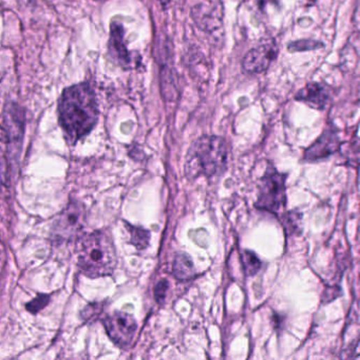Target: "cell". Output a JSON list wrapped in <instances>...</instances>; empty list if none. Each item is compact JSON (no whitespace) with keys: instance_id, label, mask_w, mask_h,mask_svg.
<instances>
[{"instance_id":"1","label":"cell","mask_w":360,"mask_h":360,"mask_svg":"<svg viewBox=\"0 0 360 360\" xmlns=\"http://www.w3.org/2000/svg\"><path fill=\"white\" fill-rule=\"evenodd\" d=\"M59 124L66 140L74 145L96 125L99 108L89 85L78 84L66 89L59 105Z\"/></svg>"},{"instance_id":"2","label":"cell","mask_w":360,"mask_h":360,"mask_svg":"<svg viewBox=\"0 0 360 360\" xmlns=\"http://www.w3.org/2000/svg\"><path fill=\"white\" fill-rule=\"evenodd\" d=\"M117 264V252L109 233L96 231L80 238L78 266L85 275L91 278L109 276Z\"/></svg>"},{"instance_id":"3","label":"cell","mask_w":360,"mask_h":360,"mask_svg":"<svg viewBox=\"0 0 360 360\" xmlns=\"http://www.w3.org/2000/svg\"><path fill=\"white\" fill-rule=\"evenodd\" d=\"M229 162V147L224 138L205 136L198 138L190 146L186 156L185 173L189 179L200 175L214 177L226 171Z\"/></svg>"},{"instance_id":"4","label":"cell","mask_w":360,"mask_h":360,"mask_svg":"<svg viewBox=\"0 0 360 360\" xmlns=\"http://www.w3.org/2000/svg\"><path fill=\"white\" fill-rule=\"evenodd\" d=\"M285 182L287 175L279 173L274 167H268L260 181L257 208L272 214H278L285 208L287 205Z\"/></svg>"},{"instance_id":"5","label":"cell","mask_w":360,"mask_h":360,"mask_svg":"<svg viewBox=\"0 0 360 360\" xmlns=\"http://www.w3.org/2000/svg\"><path fill=\"white\" fill-rule=\"evenodd\" d=\"M86 223V210L78 201L70 203L53 223L51 236L57 242L78 239Z\"/></svg>"},{"instance_id":"6","label":"cell","mask_w":360,"mask_h":360,"mask_svg":"<svg viewBox=\"0 0 360 360\" xmlns=\"http://www.w3.org/2000/svg\"><path fill=\"white\" fill-rule=\"evenodd\" d=\"M103 324L113 343L121 347L131 345L138 330V324L131 315L123 312H115L106 316Z\"/></svg>"},{"instance_id":"7","label":"cell","mask_w":360,"mask_h":360,"mask_svg":"<svg viewBox=\"0 0 360 360\" xmlns=\"http://www.w3.org/2000/svg\"><path fill=\"white\" fill-rule=\"evenodd\" d=\"M3 119V142L7 144L8 150H13L16 153L24 136V110L14 103H8Z\"/></svg>"},{"instance_id":"8","label":"cell","mask_w":360,"mask_h":360,"mask_svg":"<svg viewBox=\"0 0 360 360\" xmlns=\"http://www.w3.org/2000/svg\"><path fill=\"white\" fill-rule=\"evenodd\" d=\"M278 55V48L274 41L262 43L259 47L254 48L244 57L243 69L248 73H262L268 69L271 64Z\"/></svg>"},{"instance_id":"9","label":"cell","mask_w":360,"mask_h":360,"mask_svg":"<svg viewBox=\"0 0 360 360\" xmlns=\"http://www.w3.org/2000/svg\"><path fill=\"white\" fill-rule=\"evenodd\" d=\"M338 134L333 128L324 130L314 144L308 147L304 152V160L308 162L324 160L330 158L340 149Z\"/></svg>"},{"instance_id":"10","label":"cell","mask_w":360,"mask_h":360,"mask_svg":"<svg viewBox=\"0 0 360 360\" xmlns=\"http://www.w3.org/2000/svg\"><path fill=\"white\" fill-rule=\"evenodd\" d=\"M109 52L122 67L127 68L131 65V57L124 43V29L122 24H111Z\"/></svg>"},{"instance_id":"11","label":"cell","mask_w":360,"mask_h":360,"mask_svg":"<svg viewBox=\"0 0 360 360\" xmlns=\"http://www.w3.org/2000/svg\"><path fill=\"white\" fill-rule=\"evenodd\" d=\"M295 99L297 101H303L308 106L314 109L322 110L326 107L329 99V93L326 87L317 82H311L306 85L301 90L298 91Z\"/></svg>"},{"instance_id":"12","label":"cell","mask_w":360,"mask_h":360,"mask_svg":"<svg viewBox=\"0 0 360 360\" xmlns=\"http://www.w3.org/2000/svg\"><path fill=\"white\" fill-rule=\"evenodd\" d=\"M173 275L179 280H188L192 279L196 274L194 264L189 257L185 254H178L173 260Z\"/></svg>"},{"instance_id":"13","label":"cell","mask_w":360,"mask_h":360,"mask_svg":"<svg viewBox=\"0 0 360 360\" xmlns=\"http://www.w3.org/2000/svg\"><path fill=\"white\" fill-rule=\"evenodd\" d=\"M301 213L297 210L287 212L281 216V223L287 235H299L301 233Z\"/></svg>"},{"instance_id":"14","label":"cell","mask_w":360,"mask_h":360,"mask_svg":"<svg viewBox=\"0 0 360 360\" xmlns=\"http://www.w3.org/2000/svg\"><path fill=\"white\" fill-rule=\"evenodd\" d=\"M126 229L129 231L130 238H131V243L136 246L138 250H146L149 245V240H150V233L146 229L142 227L132 226V225L126 223Z\"/></svg>"},{"instance_id":"15","label":"cell","mask_w":360,"mask_h":360,"mask_svg":"<svg viewBox=\"0 0 360 360\" xmlns=\"http://www.w3.org/2000/svg\"><path fill=\"white\" fill-rule=\"evenodd\" d=\"M242 266L246 276L252 277L261 270V261L254 252L243 250L241 254Z\"/></svg>"},{"instance_id":"16","label":"cell","mask_w":360,"mask_h":360,"mask_svg":"<svg viewBox=\"0 0 360 360\" xmlns=\"http://www.w3.org/2000/svg\"><path fill=\"white\" fill-rule=\"evenodd\" d=\"M341 156L347 161L349 164L358 165L360 163V140L355 138L351 142L341 144Z\"/></svg>"},{"instance_id":"17","label":"cell","mask_w":360,"mask_h":360,"mask_svg":"<svg viewBox=\"0 0 360 360\" xmlns=\"http://www.w3.org/2000/svg\"><path fill=\"white\" fill-rule=\"evenodd\" d=\"M322 47H324L322 43H317V41H299L289 43V50L291 52H300V51H311Z\"/></svg>"},{"instance_id":"18","label":"cell","mask_w":360,"mask_h":360,"mask_svg":"<svg viewBox=\"0 0 360 360\" xmlns=\"http://www.w3.org/2000/svg\"><path fill=\"white\" fill-rule=\"evenodd\" d=\"M49 300L50 297L48 295L37 296L35 299H33L32 301L27 304V308H28V311L31 312L32 314L38 313L41 310H43V308L49 303Z\"/></svg>"},{"instance_id":"19","label":"cell","mask_w":360,"mask_h":360,"mask_svg":"<svg viewBox=\"0 0 360 360\" xmlns=\"http://www.w3.org/2000/svg\"><path fill=\"white\" fill-rule=\"evenodd\" d=\"M168 289V282L166 280L160 281L156 287V298L158 300L159 303L164 301L165 296H166V291Z\"/></svg>"},{"instance_id":"20","label":"cell","mask_w":360,"mask_h":360,"mask_svg":"<svg viewBox=\"0 0 360 360\" xmlns=\"http://www.w3.org/2000/svg\"><path fill=\"white\" fill-rule=\"evenodd\" d=\"M279 0H257V5L259 7L260 11H264L268 5L278 6Z\"/></svg>"},{"instance_id":"21","label":"cell","mask_w":360,"mask_h":360,"mask_svg":"<svg viewBox=\"0 0 360 360\" xmlns=\"http://www.w3.org/2000/svg\"><path fill=\"white\" fill-rule=\"evenodd\" d=\"M159 3H160L163 7H167V6L171 3V0H159Z\"/></svg>"}]
</instances>
